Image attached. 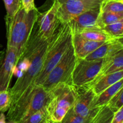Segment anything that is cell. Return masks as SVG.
I'll use <instances>...</instances> for the list:
<instances>
[{"label":"cell","instance_id":"31","mask_svg":"<svg viewBox=\"0 0 123 123\" xmlns=\"http://www.w3.org/2000/svg\"><path fill=\"white\" fill-rule=\"evenodd\" d=\"M44 123H58L54 122V121H52V120H50V119L48 117H48H47L46 118L45 121H44Z\"/></svg>","mask_w":123,"mask_h":123},{"label":"cell","instance_id":"25","mask_svg":"<svg viewBox=\"0 0 123 123\" xmlns=\"http://www.w3.org/2000/svg\"><path fill=\"white\" fill-rule=\"evenodd\" d=\"M90 117H82L74 113L71 108L66 114L62 121L59 123H87Z\"/></svg>","mask_w":123,"mask_h":123},{"label":"cell","instance_id":"8","mask_svg":"<svg viewBox=\"0 0 123 123\" xmlns=\"http://www.w3.org/2000/svg\"><path fill=\"white\" fill-rule=\"evenodd\" d=\"M100 7L89 10L73 18L67 24L73 34H79L88 31L102 30L103 26L100 20Z\"/></svg>","mask_w":123,"mask_h":123},{"label":"cell","instance_id":"33","mask_svg":"<svg viewBox=\"0 0 123 123\" xmlns=\"http://www.w3.org/2000/svg\"><path fill=\"white\" fill-rule=\"evenodd\" d=\"M44 121H45V120H44ZM42 123H44V121H43V122Z\"/></svg>","mask_w":123,"mask_h":123},{"label":"cell","instance_id":"29","mask_svg":"<svg viewBox=\"0 0 123 123\" xmlns=\"http://www.w3.org/2000/svg\"><path fill=\"white\" fill-rule=\"evenodd\" d=\"M5 54H6V50H5V49H4L3 50H1V51H0V67H1L2 62H3Z\"/></svg>","mask_w":123,"mask_h":123},{"label":"cell","instance_id":"9","mask_svg":"<svg viewBox=\"0 0 123 123\" xmlns=\"http://www.w3.org/2000/svg\"><path fill=\"white\" fill-rule=\"evenodd\" d=\"M58 4L54 0L50 8L44 13H38L36 25L38 35L44 40H50L61 24L57 16Z\"/></svg>","mask_w":123,"mask_h":123},{"label":"cell","instance_id":"21","mask_svg":"<svg viewBox=\"0 0 123 123\" xmlns=\"http://www.w3.org/2000/svg\"><path fill=\"white\" fill-rule=\"evenodd\" d=\"M100 20L103 26L118 22L123 21V13H114L110 12H101Z\"/></svg>","mask_w":123,"mask_h":123},{"label":"cell","instance_id":"7","mask_svg":"<svg viewBox=\"0 0 123 123\" xmlns=\"http://www.w3.org/2000/svg\"><path fill=\"white\" fill-rule=\"evenodd\" d=\"M103 61V59H77L72 75V85L76 87H82L91 84L98 75Z\"/></svg>","mask_w":123,"mask_h":123},{"label":"cell","instance_id":"27","mask_svg":"<svg viewBox=\"0 0 123 123\" xmlns=\"http://www.w3.org/2000/svg\"><path fill=\"white\" fill-rule=\"evenodd\" d=\"M111 123H123V107L114 112Z\"/></svg>","mask_w":123,"mask_h":123},{"label":"cell","instance_id":"19","mask_svg":"<svg viewBox=\"0 0 123 123\" xmlns=\"http://www.w3.org/2000/svg\"><path fill=\"white\" fill-rule=\"evenodd\" d=\"M100 10L101 12L123 13V0H103Z\"/></svg>","mask_w":123,"mask_h":123},{"label":"cell","instance_id":"10","mask_svg":"<svg viewBox=\"0 0 123 123\" xmlns=\"http://www.w3.org/2000/svg\"><path fill=\"white\" fill-rule=\"evenodd\" d=\"M19 58L18 50L12 47L7 46L3 62L0 67V91L8 90Z\"/></svg>","mask_w":123,"mask_h":123},{"label":"cell","instance_id":"22","mask_svg":"<svg viewBox=\"0 0 123 123\" xmlns=\"http://www.w3.org/2000/svg\"><path fill=\"white\" fill-rule=\"evenodd\" d=\"M7 12L6 18H13L22 6L21 0H3Z\"/></svg>","mask_w":123,"mask_h":123},{"label":"cell","instance_id":"1","mask_svg":"<svg viewBox=\"0 0 123 123\" xmlns=\"http://www.w3.org/2000/svg\"><path fill=\"white\" fill-rule=\"evenodd\" d=\"M49 41V40H46L40 37L35 24L31 36L21 54V55L29 58L30 66L20 76L18 77L14 86L9 90L12 97L11 105L15 103L25 90L33 84L40 72Z\"/></svg>","mask_w":123,"mask_h":123},{"label":"cell","instance_id":"28","mask_svg":"<svg viewBox=\"0 0 123 123\" xmlns=\"http://www.w3.org/2000/svg\"><path fill=\"white\" fill-rule=\"evenodd\" d=\"M21 2L22 6L26 12H30L36 8L35 7L34 0H21Z\"/></svg>","mask_w":123,"mask_h":123},{"label":"cell","instance_id":"4","mask_svg":"<svg viewBox=\"0 0 123 123\" xmlns=\"http://www.w3.org/2000/svg\"><path fill=\"white\" fill-rule=\"evenodd\" d=\"M50 91L51 96L47 106L48 117L59 123L73 107L78 95V88L72 84L62 83Z\"/></svg>","mask_w":123,"mask_h":123},{"label":"cell","instance_id":"11","mask_svg":"<svg viewBox=\"0 0 123 123\" xmlns=\"http://www.w3.org/2000/svg\"><path fill=\"white\" fill-rule=\"evenodd\" d=\"M78 95L72 109L74 113L84 118L92 116L98 108L91 109V104L96 96L92 88L87 86L77 87Z\"/></svg>","mask_w":123,"mask_h":123},{"label":"cell","instance_id":"12","mask_svg":"<svg viewBox=\"0 0 123 123\" xmlns=\"http://www.w3.org/2000/svg\"><path fill=\"white\" fill-rule=\"evenodd\" d=\"M120 70H123V50L115 55L103 58V64L98 75L91 84L86 86H91L102 77Z\"/></svg>","mask_w":123,"mask_h":123},{"label":"cell","instance_id":"18","mask_svg":"<svg viewBox=\"0 0 123 123\" xmlns=\"http://www.w3.org/2000/svg\"><path fill=\"white\" fill-rule=\"evenodd\" d=\"M80 37L89 40L97 42H106L108 41L114 40L115 38L109 34L106 33L102 30H94V31H88L79 34Z\"/></svg>","mask_w":123,"mask_h":123},{"label":"cell","instance_id":"26","mask_svg":"<svg viewBox=\"0 0 123 123\" xmlns=\"http://www.w3.org/2000/svg\"><path fill=\"white\" fill-rule=\"evenodd\" d=\"M12 103V97L9 89L0 91V112H5L8 110Z\"/></svg>","mask_w":123,"mask_h":123},{"label":"cell","instance_id":"17","mask_svg":"<svg viewBox=\"0 0 123 123\" xmlns=\"http://www.w3.org/2000/svg\"><path fill=\"white\" fill-rule=\"evenodd\" d=\"M114 114V112L107 105L99 107L87 123H111Z\"/></svg>","mask_w":123,"mask_h":123},{"label":"cell","instance_id":"20","mask_svg":"<svg viewBox=\"0 0 123 123\" xmlns=\"http://www.w3.org/2000/svg\"><path fill=\"white\" fill-rule=\"evenodd\" d=\"M102 31L117 39L123 37V21L118 22L103 26Z\"/></svg>","mask_w":123,"mask_h":123},{"label":"cell","instance_id":"3","mask_svg":"<svg viewBox=\"0 0 123 123\" xmlns=\"http://www.w3.org/2000/svg\"><path fill=\"white\" fill-rule=\"evenodd\" d=\"M38 13L37 8L26 12L21 6L13 18H6L7 46L16 49L19 52V57L31 36Z\"/></svg>","mask_w":123,"mask_h":123},{"label":"cell","instance_id":"24","mask_svg":"<svg viewBox=\"0 0 123 123\" xmlns=\"http://www.w3.org/2000/svg\"><path fill=\"white\" fill-rule=\"evenodd\" d=\"M48 116L47 106H45L30 115L20 123H42Z\"/></svg>","mask_w":123,"mask_h":123},{"label":"cell","instance_id":"2","mask_svg":"<svg viewBox=\"0 0 123 123\" xmlns=\"http://www.w3.org/2000/svg\"><path fill=\"white\" fill-rule=\"evenodd\" d=\"M72 30L68 24H60L49 40L43 66L34 81V85L42 86L47 76L72 44Z\"/></svg>","mask_w":123,"mask_h":123},{"label":"cell","instance_id":"6","mask_svg":"<svg viewBox=\"0 0 123 123\" xmlns=\"http://www.w3.org/2000/svg\"><path fill=\"white\" fill-rule=\"evenodd\" d=\"M58 4L57 16L60 23L67 24L81 13L98 8L103 0H56Z\"/></svg>","mask_w":123,"mask_h":123},{"label":"cell","instance_id":"13","mask_svg":"<svg viewBox=\"0 0 123 123\" xmlns=\"http://www.w3.org/2000/svg\"><path fill=\"white\" fill-rule=\"evenodd\" d=\"M121 50H123V38L108 41L103 43L84 59L86 60L103 59L115 55Z\"/></svg>","mask_w":123,"mask_h":123},{"label":"cell","instance_id":"16","mask_svg":"<svg viewBox=\"0 0 123 123\" xmlns=\"http://www.w3.org/2000/svg\"><path fill=\"white\" fill-rule=\"evenodd\" d=\"M122 88H123V79L119 80L99 94L95 96L91 104V109L106 105L112 96Z\"/></svg>","mask_w":123,"mask_h":123},{"label":"cell","instance_id":"30","mask_svg":"<svg viewBox=\"0 0 123 123\" xmlns=\"http://www.w3.org/2000/svg\"><path fill=\"white\" fill-rule=\"evenodd\" d=\"M0 123H6V117L2 112L0 114Z\"/></svg>","mask_w":123,"mask_h":123},{"label":"cell","instance_id":"14","mask_svg":"<svg viewBox=\"0 0 123 123\" xmlns=\"http://www.w3.org/2000/svg\"><path fill=\"white\" fill-rule=\"evenodd\" d=\"M104 43L86 40L77 34H73L72 37V45L77 59H84Z\"/></svg>","mask_w":123,"mask_h":123},{"label":"cell","instance_id":"5","mask_svg":"<svg viewBox=\"0 0 123 123\" xmlns=\"http://www.w3.org/2000/svg\"><path fill=\"white\" fill-rule=\"evenodd\" d=\"M76 60L72 43L60 61L47 76L42 85V87L50 91L60 84H72V75Z\"/></svg>","mask_w":123,"mask_h":123},{"label":"cell","instance_id":"23","mask_svg":"<svg viewBox=\"0 0 123 123\" xmlns=\"http://www.w3.org/2000/svg\"><path fill=\"white\" fill-rule=\"evenodd\" d=\"M114 112L123 107V88L112 96L106 105Z\"/></svg>","mask_w":123,"mask_h":123},{"label":"cell","instance_id":"32","mask_svg":"<svg viewBox=\"0 0 123 123\" xmlns=\"http://www.w3.org/2000/svg\"><path fill=\"white\" fill-rule=\"evenodd\" d=\"M2 45L1 44V43H0V49H1V48H2Z\"/></svg>","mask_w":123,"mask_h":123},{"label":"cell","instance_id":"15","mask_svg":"<svg viewBox=\"0 0 123 123\" xmlns=\"http://www.w3.org/2000/svg\"><path fill=\"white\" fill-rule=\"evenodd\" d=\"M121 79H123V70L104 76L89 87L92 88V91L96 96Z\"/></svg>","mask_w":123,"mask_h":123}]
</instances>
